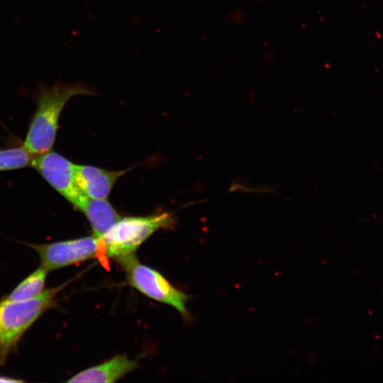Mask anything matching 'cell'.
<instances>
[{"label":"cell","mask_w":383,"mask_h":383,"mask_svg":"<svg viewBox=\"0 0 383 383\" xmlns=\"http://www.w3.org/2000/svg\"><path fill=\"white\" fill-rule=\"evenodd\" d=\"M21 380L12 379L10 377H0V382H19Z\"/></svg>","instance_id":"obj_12"},{"label":"cell","mask_w":383,"mask_h":383,"mask_svg":"<svg viewBox=\"0 0 383 383\" xmlns=\"http://www.w3.org/2000/svg\"><path fill=\"white\" fill-rule=\"evenodd\" d=\"M47 272L48 270L41 265L23 280L6 299L18 301L37 296L43 291Z\"/></svg>","instance_id":"obj_10"},{"label":"cell","mask_w":383,"mask_h":383,"mask_svg":"<svg viewBox=\"0 0 383 383\" xmlns=\"http://www.w3.org/2000/svg\"><path fill=\"white\" fill-rule=\"evenodd\" d=\"M64 284L43 290L37 296L23 301L0 302V364L16 348L30 326L55 304L57 294Z\"/></svg>","instance_id":"obj_3"},{"label":"cell","mask_w":383,"mask_h":383,"mask_svg":"<svg viewBox=\"0 0 383 383\" xmlns=\"http://www.w3.org/2000/svg\"><path fill=\"white\" fill-rule=\"evenodd\" d=\"M172 214L121 218L102 237L104 255L120 264L135 255L138 247L152 233L174 225Z\"/></svg>","instance_id":"obj_2"},{"label":"cell","mask_w":383,"mask_h":383,"mask_svg":"<svg viewBox=\"0 0 383 383\" xmlns=\"http://www.w3.org/2000/svg\"><path fill=\"white\" fill-rule=\"evenodd\" d=\"M128 170L111 171L89 165H75L77 183L89 198L106 199L116 182Z\"/></svg>","instance_id":"obj_7"},{"label":"cell","mask_w":383,"mask_h":383,"mask_svg":"<svg viewBox=\"0 0 383 383\" xmlns=\"http://www.w3.org/2000/svg\"><path fill=\"white\" fill-rule=\"evenodd\" d=\"M78 210L82 211L91 226L94 235L102 237L121 218L120 215L106 199L87 196Z\"/></svg>","instance_id":"obj_9"},{"label":"cell","mask_w":383,"mask_h":383,"mask_svg":"<svg viewBox=\"0 0 383 383\" xmlns=\"http://www.w3.org/2000/svg\"><path fill=\"white\" fill-rule=\"evenodd\" d=\"M48 272L104 255L101 238L94 235L45 244H29Z\"/></svg>","instance_id":"obj_5"},{"label":"cell","mask_w":383,"mask_h":383,"mask_svg":"<svg viewBox=\"0 0 383 383\" xmlns=\"http://www.w3.org/2000/svg\"><path fill=\"white\" fill-rule=\"evenodd\" d=\"M138 367L135 360L126 355H116L111 359L85 369L74 374L68 382H115Z\"/></svg>","instance_id":"obj_8"},{"label":"cell","mask_w":383,"mask_h":383,"mask_svg":"<svg viewBox=\"0 0 383 383\" xmlns=\"http://www.w3.org/2000/svg\"><path fill=\"white\" fill-rule=\"evenodd\" d=\"M81 84L56 83L43 87L37 94V107L29 125L23 147L33 155L52 150L60 116L67 103L74 96L95 94Z\"/></svg>","instance_id":"obj_1"},{"label":"cell","mask_w":383,"mask_h":383,"mask_svg":"<svg viewBox=\"0 0 383 383\" xmlns=\"http://www.w3.org/2000/svg\"><path fill=\"white\" fill-rule=\"evenodd\" d=\"M129 284L146 296L176 309L184 318L191 315L186 307L189 295L179 290L158 271L140 263L136 255L119 264Z\"/></svg>","instance_id":"obj_4"},{"label":"cell","mask_w":383,"mask_h":383,"mask_svg":"<svg viewBox=\"0 0 383 383\" xmlns=\"http://www.w3.org/2000/svg\"><path fill=\"white\" fill-rule=\"evenodd\" d=\"M33 155L23 145L0 150V171L13 170L31 166Z\"/></svg>","instance_id":"obj_11"},{"label":"cell","mask_w":383,"mask_h":383,"mask_svg":"<svg viewBox=\"0 0 383 383\" xmlns=\"http://www.w3.org/2000/svg\"><path fill=\"white\" fill-rule=\"evenodd\" d=\"M31 166L47 182L78 209L87 196L79 187L75 177V164L62 155L48 151L34 155Z\"/></svg>","instance_id":"obj_6"}]
</instances>
